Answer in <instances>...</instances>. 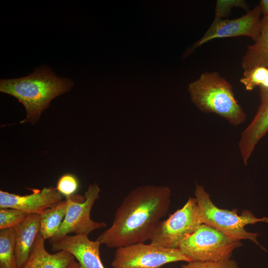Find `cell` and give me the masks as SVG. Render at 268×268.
Masks as SVG:
<instances>
[{"label": "cell", "mask_w": 268, "mask_h": 268, "mask_svg": "<svg viewBox=\"0 0 268 268\" xmlns=\"http://www.w3.org/2000/svg\"><path fill=\"white\" fill-rule=\"evenodd\" d=\"M171 195L166 186L147 185L133 189L117 209L111 226L97 240L117 249L150 240L168 212Z\"/></svg>", "instance_id": "cell-1"}, {"label": "cell", "mask_w": 268, "mask_h": 268, "mask_svg": "<svg viewBox=\"0 0 268 268\" xmlns=\"http://www.w3.org/2000/svg\"><path fill=\"white\" fill-rule=\"evenodd\" d=\"M73 82L60 77L48 66H41L28 75L16 78L0 79V91L16 98L24 106L26 118L20 123L33 125L50 102L70 89Z\"/></svg>", "instance_id": "cell-2"}, {"label": "cell", "mask_w": 268, "mask_h": 268, "mask_svg": "<svg viewBox=\"0 0 268 268\" xmlns=\"http://www.w3.org/2000/svg\"><path fill=\"white\" fill-rule=\"evenodd\" d=\"M191 101L201 111L214 113L237 126L246 120V114L235 98L233 86L217 72H205L190 83Z\"/></svg>", "instance_id": "cell-3"}, {"label": "cell", "mask_w": 268, "mask_h": 268, "mask_svg": "<svg viewBox=\"0 0 268 268\" xmlns=\"http://www.w3.org/2000/svg\"><path fill=\"white\" fill-rule=\"evenodd\" d=\"M194 194L203 223L232 238L240 240H250L263 248L257 240L258 234L248 232L244 227L259 222H268V217L257 218L248 210H243L240 215H238L236 209L232 210L220 209L213 203L204 187L198 184H196Z\"/></svg>", "instance_id": "cell-4"}, {"label": "cell", "mask_w": 268, "mask_h": 268, "mask_svg": "<svg viewBox=\"0 0 268 268\" xmlns=\"http://www.w3.org/2000/svg\"><path fill=\"white\" fill-rule=\"evenodd\" d=\"M242 245L240 240L202 223L178 248L194 261L218 262L230 259L234 250Z\"/></svg>", "instance_id": "cell-5"}, {"label": "cell", "mask_w": 268, "mask_h": 268, "mask_svg": "<svg viewBox=\"0 0 268 268\" xmlns=\"http://www.w3.org/2000/svg\"><path fill=\"white\" fill-rule=\"evenodd\" d=\"M202 223L196 198H189L181 208L160 222L150 243L166 248H178L181 242Z\"/></svg>", "instance_id": "cell-6"}, {"label": "cell", "mask_w": 268, "mask_h": 268, "mask_svg": "<svg viewBox=\"0 0 268 268\" xmlns=\"http://www.w3.org/2000/svg\"><path fill=\"white\" fill-rule=\"evenodd\" d=\"M194 261L179 248L162 247L151 243H138L117 249L112 268H160L165 264Z\"/></svg>", "instance_id": "cell-7"}, {"label": "cell", "mask_w": 268, "mask_h": 268, "mask_svg": "<svg viewBox=\"0 0 268 268\" xmlns=\"http://www.w3.org/2000/svg\"><path fill=\"white\" fill-rule=\"evenodd\" d=\"M100 192L99 186L94 183L89 185L83 196L74 194L66 198L67 201L66 216L58 232L49 242L70 233L88 235L96 229L106 227L105 222L93 221L90 217L91 208Z\"/></svg>", "instance_id": "cell-8"}, {"label": "cell", "mask_w": 268, "mask_h": 268, "mask_svg": "<svg viewBox=\"0 0 268 268\" xmlns=\"http://www.w3.org/2000/svg\"><path fill=\"white\" fill-rule=\"evenodd\" d=\"M262 15L260 6L253 9L239 18L234 19H214L204 35L183 54L186 58L201 45L214 39L247 36L255 41L261 31Z\"/></svg>", "instance_id": "cell-9"}, {"label": "cell", "mask_w": 268, "mask_h": 268, "mask_svg": "<svg viewBox=\"0 0 268 268\" xmlns=\"http://www.w3.org/2000/svg\"><path fill=\"white\" fill-rule=\"evenodd\" d=\"M49 243L54 252L70 254L81 268H106L100 257L101 243L90 240L87 235H67Z\"/></svg>", "instance_id": "cell-10"}, {"label": "cell", "mask_w": 268, "mask_h": 268, "mask_svg": "<svg viewBox=\"0 0 268 268\" xmlns=\"http://www.w3.org/2000/svg\"><path fill=\"white\" fill-rule=\"evenodd\" d=\"M56 188L33 190L30 195L20 196L0 191V208H12L29 214H41L46 209L63 201Z\"/></svg>", "instance_id": "cell-11"}, {"label": "cell", "mask_w": 268, "mask_h": 268, "mask_svg": "<svg viewBox=\"0 0 268 268\" xmlns=\"http://www.w3.org/2000/svg\"><path fill=\"white\" fill-rule=\"evenodd\" d=\"M260 104L253 120L241 134L238 146L245 165L259 141L268 132V88L260 89Z\"/></svg>", "instance_id": "cell-12"}, {"label": "cell", "mask_w": 268, "mask_h": 268, "mask_svg": "<svg viewBox=\"0 0 268 268\" xmlns=\"http://www.w3.org/2000/svg\"><path fill=\"white\" fill-rule=\"evenodd\" d=\"M40 214H29L15 227V255L17 268L27 261L37 235L40 233Z\"/></svg>", "instance_id": "cell-13"}, {"label": "cell", "mask_w": 268, "mask_h": 268, "mask_svg": "<svg viewBox=\"0 0 268 268\" xmlns=\"http://www.w3.org/2000/svg\"><path fill=\"white\" fill-rule=\"evenodd\" d=\"M45 239L39 233L29 258L21 268H67L74 258L65 251L49 253L45 247Z\"/></svg>", "instance_id": "cell-14"}, {"label": "cell", "mask_w": 268, "mask_h": 268, "mask_svg": "<svg viewBox=\"0 0 268 268\" xmlns=\"http://www.w3.org/2000/svg\"><path fill=\"white\" fill-rule=\"evenodd\" d=\"M254 65L268 67V16L262 17L260 35L242 59V67Z\"/></svg>", "instance_id": "cell-15"}, {"label": "cell", "mask_w": 268, "mask_h": 268, "mask_svg": "<svg viewBox=\"0 0 268 268\" xmlns=\"http://www.w3.org/2000/svg\"><path fill=\"white\" fill-rule=\"evenodd\" d=\"M67 200H63L46 209L40 214V234L45 240H50L58 232L66 216Z\"/></svg>", "instance_id": "cell-16"}, {"label": "cell", "mask_w": 268, "mask_h": 268, "mask_svg": "<svg viewBox=\"0 0 268 268\" xmlns=\"http://www.w3.org/2000/svg\"><path fill=\"white\" fill-rule=\"evenodd\" d=\"M14 228L0 230V268H17Z\"/></svg>", "instance_id": "cell-17"}, {"label": "cell", "mask_w": 268, "mask_h": 268, "mask_svg": "<svg viewBox=\"0 0 268 268\" xmlns=\"http://www.w3.org/2000/svg\"><path fill=\"white\" fill-rule=\"evenodd\" d=\"M242 67L244 71L240 81L246 90L252 91L256 87L268 88V67L260 65Z\"/></svg>", "instance_id": "cell-18"}, {"label": "cell", "mask_w": 268, "mask_h": 268, "mask_svg": "<svg viewBox=\"0 0 268 268\" xmlns=\"http://www.w3.org/2000/svg\"><path fill=\"white\" fill-rule=\"evenodd\" d=\"M28 215L26 213L12 208L0 209V230L15 227Z\"/></svg>", "instance_id": "cell-19"}, {"label": "cell", "mask_w": 268, "mask_h": 268, "mask_svg": "<svg viewBox=\"0 0 268 268\" xmlns=\"http://www.w3.org/2000/svg\"><path fill=\"white\" fill-rule=\"evenodd\" d=\"M233 7H240L250 11L249 6L244 0H217L216 2L214 19H224L230 13Z\"/></svg>", "instance_id": "cell-20"}, {"label": "cell", "mask_w": 268, "mask_h": 268, "mask_svg": "<svg viewBox=\"0 0 268 268\" xmlns=\"http://www.w3.org/2000/svg\"><path fill=\"white\" fill-rule=\"evenodd\" d=\"M78 187V181L73 175L65 174L58 180L56 189L67 198L74 195Z\"/></svg>", "instance_id": "cell-21"}, {"label": "cell", "mask_w": 268, "mask_h": 268, "mask_svg": "<svg viewBox=\"0 0 268 268\" xmlns=\"http://www.w3.org/2000/svg\"><path fill=\"white\" fill-rule=\"evenodd\" d=\"M181 268H239L237 263L229 259L218 262L192 261L183 265Z\"/></svg>", "instance_id": "cell-22"}, {"label": "cell", "mask_w": 268, "mask_h": 268, "mask_svg": "<svg viewBox=\"0 0 268 268\" xmlns=\"http://www.w3.org/2000/svg\"><path fill=\"white\" fill-rule=\"evenodd\" d=\"M259 5L263 16H268V0H260Z\"/></svg>", "instance_id": "cell-23"}, {"label": "cell", "mask_w": 268, "mask_h": 268, "mask_svg": "<svg viewBox=\"0 0 268 268\" xmlns=\"http://www.w3.org/2000/svg\"><path fill=\"white\" fill-rule=\"evenodd\" d=\"M67 268H81L79 263L74 259Z\"/></svg>", "instance_id": "cell-24"}, {"label": "cell", "mask_w": 268, "mask_h": 268, "mask_svg": "<svg viewBox=\"0 0 268 268\" xmlns=\"http://www.w3.org/2000/svg\"></svg>", "instance_id": "cell-25"}]
</instances>
